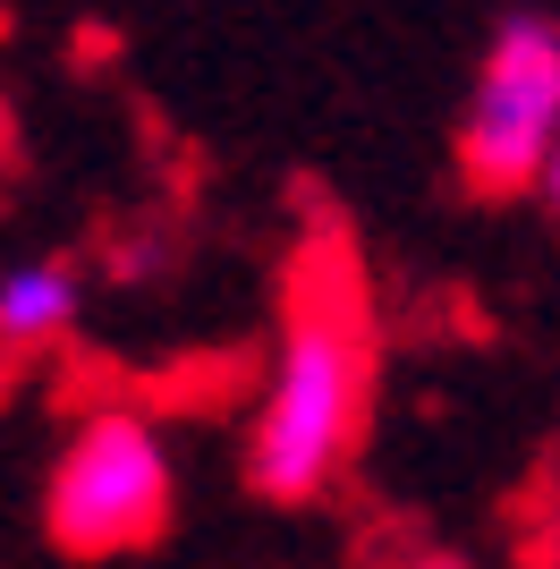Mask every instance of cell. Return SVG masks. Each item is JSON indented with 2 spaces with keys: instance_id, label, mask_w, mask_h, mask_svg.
Returning <instances> with one entry per match:
<instances>
[{
  "instance_id": "obj_1",
  "label": "cell",
  "mask_w": 560,
  "mask_h": 569,
  "mask_svg": "<svg viewBox=\"0 0 560 569\" xmlns=\"http://www.w3.org/2000/svg\"><path fill=\"white\" fill-rule=\"evenodd\" d=\"M373 408V298L340 238L306 247L280 298V340L263 357V391L247 417V485L280 510L323 501L357 459Z\"/></svg>"
},
{
  "instance_id": "obj_2",
  "label": "cell",
  "mask_w": 560,
  "mask_h": 569,
  "mask_svg": "<svg viewBox=\"0 0 560 569\" xmlns=\"http://www.w3.org/2000/svg\"><path fill=\"white\" fill-rule=\"evenodd\" d=\"M179 519V468L144 408H93L69 442L51 451L43 476V536L69 561H128L162 545Z\"/></svg>"
},
{
  "instance_id": "obj_3",
  "label": "cell",
  "mask_w": 560,
  "mask_h": 569,
  "mask_svg": "<svg viewBox=\"0 0 560 569\" xmlns=\"http://www.w3.org/2000/svg\"><path fill=\"white\" fill-rule=\"evenodd\" d=\"M560 144V18L510 9L459 111V170L484 196H536Z\"/></svg>"
},
{
  "instance_id": "obj_4",
  "label": "cell",
  "mask_w": 560,
  "mask_h": 569,
  "mask_svg": "<svg viewBox=\"0 0 560 569\" xmlns=\"http://www.w3.org/2000/svg\"><path fill=\"white\" fill-rule=\"evenodd\" d=\"M77 315H86L77 263L43 256V263H9L0 272V349H51V340L77 332Z\"/></svg>"
},
{
  "instance_id": "obj_5",
  "label": "cell",
  "mask_w": 560,
  "mask_h": 569,
  "mask_svg": "<svg viewBox=\"0 0 560 569\" xmlns=\"http://www.w3.org/2000/svg\"><path fill=\"white\" fill-rule=\"evenodd\" d=\"M399 569H467L459 552H417V561H399Z\"/></svg>"
},
{
  "instance_id": "obj_6",
  "label": "cell",
  "mask_w": 560,
  "mask_h": 569,
  "mask_svg": "<svg viewBox=\"0 0 560 569\" xmlns=\"http://www.w3.org/2000/svg\"><path fill=\"white\" fill-rule=\"evenodd\" d=\"M536 196H543V204L560 213V144H552V170H543V188H536Z\"/></svg>"
}]
</instances>
